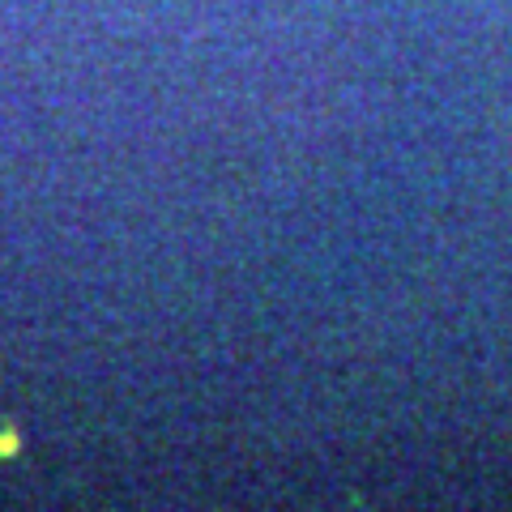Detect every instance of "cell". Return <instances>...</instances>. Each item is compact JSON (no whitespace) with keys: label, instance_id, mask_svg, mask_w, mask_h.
<instances>
[{"label":"cell","instance_id":"cell-1","mask_svg":"<svg viewBox=\"0 0 512 512\" xmlns=\"http://www.w3.org/2000/svg\"><path fill=\"white\" fill-rule=\"evenodd\" d=\"M9 453H18V436H13V431L9 436H0V457H9Z\"/></svg>","mask_w":512,"mask_h":512}]
</instances>
